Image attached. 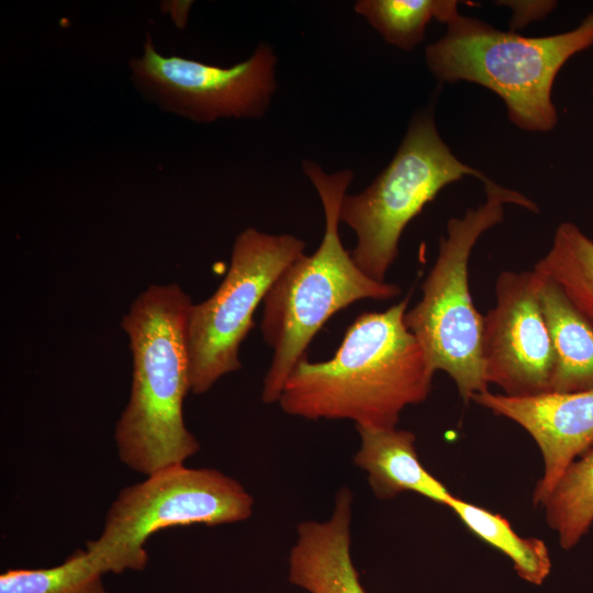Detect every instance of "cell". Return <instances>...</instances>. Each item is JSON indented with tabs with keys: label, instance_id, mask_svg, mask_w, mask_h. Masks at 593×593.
<instances>
[{
	"label": "cell",
	"instance_id": "7a4b0ae2",
	"mask_svg": "<svg viewBox=\"0 0 593 593\" xmlns=\"http://www.w3.org/2000/svg\"><path fill=\"white\" fill-rule=\"evenodd\" d=\"M192 304L178 284H153L121 322L133 380L114 436L121 461L146 475L183 465L200 449L183 419V400L191 392L187 325Z\"/></svg>",
	"mask_w": 593,
	"mask_h": 593
},
{
	"label": "cell",
	"instance_id": "2e32d148",
	"mask_svg": "<svg viewBox=\"0 0 593 593\" xmlns=\"http://www.w3.org/2000/svg\"><path fill=\"white\" fill-rule=\"evenodd\" d=\"M448 507L475 536L506 555L522 579L541 584L548 577L551 560L541 539L521 537L502 515L457 496H454Z\"/></svg>",
	"mask_w": 593,
	"mask_h": 593
},
{
	"label": "cell",
	"instance_id": "4fadbf2b",
	"mask_svg": "<svg viewBox=\"0 0 593 593\" xmlns=\"http://www.w3.org/2000/svg\"><path fill=\"white\" fill-rule=\"evenodd\" d=\"M360 447L354 456L357 467L367 472L369 485L380 500L414 492L448 506L454 495L421 463L415 435L406 429L357 428Z\"/></svg>",
	"mask_w": 593,
	"mask_h": 593
},
{
	"label": "cell",
	"instance_id": "7c38bea8",
	"mask_svg": "<svg viewBox=\"0 0 593 593\" xmlns=\"http://www.w3.org/2000/svg\"><path fill=\"white\" fill-rule=\"evenodd\" d=\"M353 492L337 491L331 517L298 525L289 557V581L310 593H367L353 563Z\"/></svg>",
	"mask_w": 593,
	"mask_h": 593
},
{
	"label": "cell",
	"instance_id": "52a82bcc",
	"mask_svg": "<svg viewBox=\"0 0 593 593\" xmlns=\"http://www.w3.org/2000/svg\"><path fill=\"white\" fill-rule=\"evenodd\" d=\"M253 506L245 488L216 469L170 466L119 493L100 537L88 541L86 551L103 574L142 571L148 562L145 545L155 533L243 522Z\"/></svg>",
	"mask_w": 593,
	"mask_h": 593
},
{
	"label": "cell",
	"instance_id": "8992f818",
	"mask_svg": "<svg viewBox=\"0 0 593 593\" xmlns=\"http://www.w3.org/2000/svg\"><path fill=\"white\" fill-rule=\"evenodd\" d=\"M466 176L489 179L452 154L432 109L417 112L388 166L363 191L343 198L339 221L357 236L350 254L358 268L385 282L406 225L443 188Z\"/></svg>",
	"mask_w": 593,
	"mask_h": 593
},
{
	"label": "cell",
	"instance_id": "5bb4252c",
	"mask_svg": "<svg viewBox=\"0 0 593 593\" xmlns=\"http://www.w3.org/2000/svg\"><path fill=\"white\" fill-rule=\"evenodd\" d=\"M535 271V270H534ZM539 277V301L549 331L553 369L550 392L593 389V326L551 279Z\"/></svg>",
	"mask_w": 593,
	"mask_h": 593
},
{
	"label": "cell",
	"instance_id": "e0dca14e",
	"mask_svg": "<svg viewBox=\"0 0 593 593\" xmlns=\"http://www.w3.org/2000/svg\"><path fill=\"white\" fill-rule=\"evenodd\" d=\"M541 506L559 545H578L593 524V446L566 469Z\"/></svg>",
	"mask_w": 593,
	"mask_h": 593
},
{
	"label": "cell",
	"instance_id": "5b68a950",
	"mask_svg": "<svg viewBox=\"0 0 593 593\" xmlns=\"http://www.w3.org/2000/svg\"><path fill=\"white\" fill-rule=\"evenodd\" d=\"M483 183L485 202L448 221L447 234L440 237L436 260L422 284V298L404 315L432 369L446 372L466 403L489 390L482 360L483 315L469 290L471 251L485 231L503 221L505 204L538 212V205L521 192L491 179Z\"/></svg>",
	"mask_w": 593,
	"mask_h": 593
},
{
	"label": "cell",
	"instance_id": "ffe728a7",
	"mask_svg": "<svg viewBox=\"0 0 593 593\" xmlns=\"http://www.w3.org/2000/svg\"><path fill=\"white\" fill-rule=\"evenodd\" d=\"M499 5H505L513 12L510 20V31L516 32L532 22L546 18L557 5L556 1H496Z\"/></svg>",
	"mask_w": 593,
	"mask_h": 593
},
{
	"label": "cell",
	"instance_id": "8fae6325",
	"mask_svg": "<svg viewBox=\"0 0 593 593\" xmlns=\"http://www.w3.org/2000/svg\"><path fill=\"white\" fill-rule=\"evenodd\" d=\"M471 401L523 427L544 462L533 503L541 505L566 469L593 446V389L573 393L508 396L489 390Z\"/></svg>",
	"mask_w": 593,
	"mask_h": 593
},
{
	"label": "cell",
	"instance_id": "6da1fadb",
	"mask_svg": "<svg viewBox=\"0 0 593 593\" xmlns=\"http://www.w3.org/2000/svg\"><path fill=\"white\" fill-rule=\"evenodd\" d=\"M409 300L360 314L331 359L302 358L278 400L282 411L312 421L349 419L356 428H395L405 407L428 398L435 373L405 325Z\"/></svg>",
	"mask_w": 593,
	"mask_h": 593
},
{
	"label": "cell",
	"instance_id": "3957f363",
	"mask_svg": "<svg viewBox=\"0 0 593 593\" xmlns=\"http://www.w3.org/2000/svg\"><path fill=\"white\" fill-rule=\"evenodd\" d=\"M302 168L320 195L325 230L314 254L292 261L262 301L261 333L273 350L261 391L266 404L278 402L310 343L335 313L361 299L390 300L401 293L398 284L376 281L362 272L342 243L339 209L353 170L327 174L312 160H303Z\"/></svg>",
	"mask_w": 593,
	"mask_h": 593
},
{
	"label": "cell",
	"instance_id": "9c48e42d",
	"mask_svg": "<svg viewBox=\"0 0 593 593\" xmlns=\"http://www.w3.org/2000/svg\"><path fill=\"white\" fill-rule=\"evenodd\" d=\"M277 56L260 43L246 60L220 67L158 54L150 41L133 69L137 79L183 115L197 121L220 118H261L269 109L277 82Z\"/></svg>",
	"mask_w": 593,
	"mask_h": 593
},
{
	"label": "cell",
	"instance_id": "d6986e66",
	"mask_svg": "<svg viewBox=\"0 0 593 593\" xmlns=\"http://www.w3.org/2000/svg\"><path fill=\"white\" fill-rule=\"evenodd\" d=\"M102 575L86 549H77L55 567L7 570L0 593H108Z\"/></svg>",
	"mask_w": 593,
	"mask_h": 593
},
{
	"label": "cell",
	"instance_id": "9a60e30c",
	"mask_svg": "<svg viewBox=\"0 0 593 593\" xmlns=\"http://www.w3.org/2000/svg\"><path fill=\"white\" fill-rule=\"evenodd\" d=\"M534 270L556 282L593 326V239L573 223L559 224Z\"/></svg>",
	"mask_w": 593,
	"mask_h": 593
},
{
	"label": "cell",
	"instance_id": "ac0fdd59",
	"mask_svg": "<svg viewBox=\"0 0 593 593\" xmlns=\"http://www.w3.org/2000/svg\"><path fill=\"white\" fill-rule=\"evenodd\" d=\"M458 3L455 0H359L354 9L388 44L412 51L424 41L430 20L447 24L459 14Z\"/></svg>",
	"mask_w": 593,
	"mask_h": 593
},
{
	"label": "cell",
	"instance_id": "ba28073f",
	"mask_svg": "<svg viewBox=\"0 0 593 593\" xmlns=\"http://www.w3.org/2000/svg\"><path fill=\"white\" fill-rule=\"evenodd\" d=\"M305 242L254 227L235 239L227 273L205 301L192 304L187 325L190 388L202 394L224 374L240 369L239 346L254 314L280 273L304 254Z\"/></svg>",
	"mask_w": 593,
	"mask_h": 593
},
{
	"label": "cell",
	"instance_id": "277c9868",
	"mask_svg": "<svg viewBox=\"0 0 593 593\" xmlns=\"http://www.w3.org/2000/svg\"><path fill=\"white\" fill-rule=\"evenodd\" d=\"M593 45V13L574 30L523 36L460 13L425 49L426 65L440 83L483 86L505 103L508 120L529 132L551 131L558 121L551 92L566 61Z\"/></svg>",
	"mask_w": 593,
	"mask_h": 593
},
{
	"label": "cell",
	"instance_id": "30bf717a",
	"mask_svg": "<svg viewBox=\"0 0 593 593\" xmlns=\"http://www.w3.org/2000/svg\"><path fill=\"white\" fill-rule=\"evenodd\" d=\"M538 287L534 269L502 271L495 283V305L483 315L485 379L508 396L550 392L553 350Z\"/></svg>",
	"mask_w": 593,
	"mask_h": 593
}]
</instances>
